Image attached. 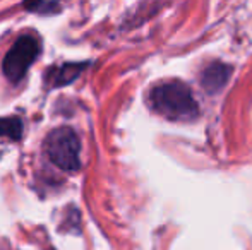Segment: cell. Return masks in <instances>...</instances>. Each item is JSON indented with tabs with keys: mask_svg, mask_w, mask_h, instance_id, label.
<instances>
[{
	"mask_svg": "<svg viewBox=\"0 0 252 250\" xmlns=\"http://www.w3.org/2000/svg\"><path fill=\"white\" fill-rule=\"evenodd\" d=\"M151 108L168 120L189 122L199 115V108L192 96V91L180 81H166L155 86L150 93Z\"/></svg>",
	"mask_w": 252,
	"mask_h": 250,
	"instance_id": "1",
	"label": "cell"
},
{
	"mask_svg": "<svg viewBox=\"0 0 252 250\" xmlns=\"http://www.w3.org/2000/svg\"><path fill=\"white\" fill-rule=\"evenodd\" d=\"M45 149L53 165L65 171H77L81 168V142L76 132L69 127H59L48 134Z\"/></svg>",
	"mask_w": 252,
	"mask_h": 250,
	"instance_id": "2",
	"label": "cell"
},
{
	"mask_svg": "<svg viewBox=\"0 0 252 250\" xmlns=\"http://www.w3.org/2000/svg\"><path fill=\"white\" fill-rule=\"evenodd\" d=\"M40 54V41L31 34H23L16 43L12 45L3 58V74L7 79L17 83L26 76L30 65L36 60Z\"/></svg>",
	"mask_w": 252,
	"mask_h": 250,
	"instance_id": "3",
	"label": "cell"
},
{
	"mask_svg": "<svg viewBox=\"0 0 252 250\" xmlns=\"http://www.w3.org/2000/svg\"><path fill=\"white\" fill-rule=\"evenodd\" d=\"M230 72L232 70H230L228 65H225L221 62H213L202 70L201 84L204 86V89L208 93H216V91H220L228 83Z\"/></svg>",
	"mask_w": 252,
	"mask_h": 250,
	"instance_id": "4",
	"label": "cell"
},
{
	"mask_svg": "<svg viewBox=\"0 0 252 250\" xmlns=\"http://www.w3.org/2000/svg\"><path fill=\"white\" fill-rule=\"evenodd\" d=\"M83 67V63H65L62 67H55L48 74V83H52L53 86H63V84L72 83L81 74Z\"/></svg>",
	"mask_w": 252,
	"mask_h": 250,
	"instance_id": "5",
	"label": "cell"
},
{
	"mask_svg": "<svg viewBox=\"0 0 252 250\" xmlns=\"http://www.w3.org/2000/svg\"><path fill=\"white\" fill-rule=\"evenodd\" d=\"M0 136L10 140H19L23 136V120L19 117L0 118Z\"/></svg>",
	"mask_w": 252,
	"mask_h": 250,
	"instance_id": "6",
	"label": "cell"
},
{
	"mask_svg": "<svg viewBox=\"0 0 252 250\" xmlns=\"http://www.w3.org/2000/svg\"><path fill=\"white\" fill-rule=\"evenodd\" d=\"M24 7L30 10H47V9L55 10V9H59L57 3H26Z\"/></svg>",
	"mask_w": 252,
	"mask_h": 250,
	"instance_id": "7",
	"label": "cell"
}]
</instances>
